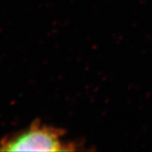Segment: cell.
I'll use <instances>...</instances> for the list:
<instances>
[{"instance_id": "obj_1", "label": "cell", "mask_w": 152, "mask_h": 152, "mask_svg": "<svg viewBox=\"0 0 152 152\" xmlns=\"http://www.w3.org/2000/svg\"><path fill=\"white\" fill-rule=\"evenodd\" d=\"M65 131L34 121L30 127L0 140V151H70L75 143L63 140Z\"/></svg>"}]
</instances>
